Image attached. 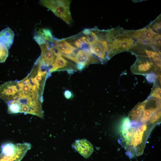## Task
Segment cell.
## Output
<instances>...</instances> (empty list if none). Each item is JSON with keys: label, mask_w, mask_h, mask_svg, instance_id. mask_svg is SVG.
Masks as SVG:
<instances>
[{"label": "cell", "mask_w": 161, "mask_h": 161, "mask_svg": "<svg viewBox=\"0 0 161 161\" xmlns=\"http://www.w3.org/2000/svg\"><path fill=\"white\" fill-rule=\"evenodd\" d=\"M155 126L131 122L128 117L123 120L119 143L130 158L143 154L147 140Z\"/></svg>", "instance_id": "obj_1"}, {"label": "cell", "mask_w": 161, "mask_h": 161, "mask_svg": "<svg viewBox=\"0 0 161 161\" xmlns=\"http://www.w3.org/2000/svg\"><path fill=\"white\" fill-rule=\"evenodd\" d=\"M106 39L108 46V60L116 54L129 51L136 41L126 34L124 30L118 27L107 30Z\"/></svg>", "instance_id": "obj_2"}, {"label": "cell", "mask_w": 161, "mask_h": 161, "mask_svg": "<svg viewBox=\"0 0 161 161\" xmlns=\"http://www.w3.org/2000/svg\"><path fill=\"white\" fill-rule=\"evenodd\" d=\"M90 30L89 44L90 51L102 63L108 61V46L106 39L107 30H101L95 27L90 29Z\"/></svg>", "instance_id": "obj_3"}, {"label": "cell", "mask_w": 161, "mask_h": 161, "mask_svg": "<svg viewBox=\"0 0 161 161\" xmlns=\"http://www.w3.org/2000/svg\"><path fill=\"white\" fill-rule=\"evenodd\" d=\"M43 99L35 96H18L11 101L16 113H24L33 114L41 118L44 116L42 104Z\"/></svg>", "instance_id": "obj_4"}, {"label": "cell", "mask_w": 161, "mask_h": 161, "mask_svg": "<svg viewBox=\"0 0 161 161\" xmlns=\"http://www.w3.org/2000/svg\"><path fill=\"white\" fill-rule=\"evenodd\" d=\"M161 118V100L150 97L146 100L142 114L138 122L156 126Z\"/></svg>", "instance_id": "obj_5"}, {"label": "cell", "mask_w": 161, "mask_h": 161, "mask_svg": "<svg viewBox=\"0 0 161 161\" xmlns=\"http://www.w3.org/2000/svg\"><path fill=\"white\" fill-rule=\"evenodd\" d=\"M71 2V0H44L41 1L40 4L66 23L70 24L72 22L70 10Z\"/></svg>", "instance_id": "obj_6"}, {"label": "cell", "mask_w": 161, "mask_h": 161, "mask_svg": "<svg viewBox=\"0 0 161 161\" xmlns=\"http://www.w3.org/2000/svg\"><path fill=\"white\" fill-rule=\"evenodd\" d=\"M136 57L131 68L133 74L146 75L160 72L161 68L149 58L143 56H136Z\"/></svg>", "instance_id": "obj_7"}, {"label": "cell", "mask_w": 161, "mask_h": 161, "mask_svg": "<svg viewBox=\"0 0 161 161\" xmlns=\"http://www.w3.org/2000/svg\"><path fill=\"white\" fill-rule=\"evenodd\" d=\"M136 56L147 57L161 66V51L147 44L136 41L133 47L129 51Z\"/></svg>", "instance_id": "obj_8"}, {"label": "cell", "mask_w": 161, "mask_h": 161, "mask_svg": "<svg viewBox=\"0 0 161 161\" xmlns=\"http://www.w3.org/2000/svg\"><path fill=\"white\" fill-rule=\"evenodd\" d=\"M61 56L85 67L91 64L102 63L100 60L94 55L89 50L79 49L73 55H62Z\"/></svg>", "instance_id": "obj_9"}, {"label": "cell", "mask_w": 161, "mask_h": 161, "mask_svg": "<svg viewBox=\"0 0 161 161\" xmlns=\"http://www.w3.org/2000/svg\"><path fill=\"white\" fill-rule=\"evenodd\" d=\"M39 46L41 50V54L36 61L41 66L49 71L55 59V51L47 42Z\"/></svg>", "instance_id": "obj_10"}, {"label": "cell", "mask_w": 161, "mask_h": 161, "mask_svg": "<svg viewBox=\"0 0 161 161\" xmlns=\"http://www.w3.org/2000/svg\"><path fill=\"white\" fill-rule=\"evenodd\" d=\"M16 81L6 82L0 86V98L7 103L18 97L19 87Z\"/></svg>", "instance_id": "obj_11"}, {"label": "cell", "mask_w": 161, "mask_h": 161, "mask_svg": "<svg viewBox=\"0 0 161 161\" xmlns=\"http://www.w3.org/2000/svg\"><path fill=\"white\" fill-rule=\"evenodd\" d=\"M125 33L139 42L149 44L154 38L157 34L147 26L138 30H126Z\"/></svg>", "instance_id": "obj_12"}, {"label": "cell", "mask_w": 161, "mask_h": 161, "mask_svg": "<svg viewBox=\"0 0 161 161\" xmlns=\"http://www.w3.org/2000/svg\"><path fill=\"white\" fill-rule=\"evenodd\" d=\"M51 46L56 52H58V55H64L72 56L78 49L66 41L64 39H58L54 38L53 42L50 43Z\"/></svg>", "instance_id": "obj_13"}, {"label": "cell", "mask_w": 161, "mask_h": 161, "mask_svg": "<svg viewBox=\"0 0 161 161\" xmlns=\"http://www.w3.org/2000/svg\"><path fill=\"white\" fill-rule=\"evenodd\" d=\"M76 65L64 57L57 55L48 72L49 74L57 71L74 69H76Z\"/></svg>", "instance_id": "obj_14"}, {"label": "cell", "mask_w": 161, "mask_h": 161, "mask_svg": "<svg viewBox=\"0 0 161 161\" xmlns=\"http://www.w3.org/2000/svg\"><path fill=\"white\" fill-rule=\"evenodd\" d=\"M64 39L77 49L78 48L83 49V47H84L83 49L89 50L88 37L82 32L78 35Z\"/></svg>", "instance_id": "obj_15"}, {"label": "cell", "mask_w": 161, "mask_h": 161, "mask_svg": "<svg viewBox=\"0 0 161 161\" xmlns=\"http://www.w3.org/2000/svg\"><path fill=\"white\" fill-rule=\"evenodd\" d=\"M74 146L76 150L86 158L89 157L93 151L92 144L85 139L76 141L74 144Z\"/></svg>", "instance_id": "obj_16"}, {"label": "cell", "mask_w": 161, "mask_h": 161, "mask_svg": "<svg viewBox=\"0 0 161 161\" xmlns=\"http://www.w3.org/2000/svg\"><path fill=\"white\" fill-rule=\"evenodd\" d=\"M14 35V32L11 28H5L0 32V44L9 49L13 44Z\"/></svg>", "instance_id": "obj_17"}, {"label": "cell", "mask_w": 161, "mask_h": 161, "mask_svg": "<svg viewBox=\"0 0 161 161\" xmlns=\"http://www.w3.org/2000/svg\"><path fill=\"white\" fill-rule=\"evenodd\" d=\"M36 34L41 37L49 43H52L53 42L54 38L51 32L49 30L45 29H40L37 32Z\"/></svg>", "instance_id": "obj_18"}, {"label": "cell", "mask_w": 161, "mask_h": 161, "mask_svg": "<svg viewBox=\"0 0 161 161\" xmlns=\"http://www.w3.org/2000/svg\"><path fill=\"white\" fill-rule=\"evenodd\" d=\"M147 26L156 33L161 34V14Z\"/></svg>", "instance_id": "obj_19"}, {"label": "cell", "mask_w": 161, "mask_h": 161, "mask_svg": "<svg viewBox=\"0 0 161 161\" xmlns=\"http://www.w3.org/2000/svg\"><path fill=\"white\" fill-rule=\"evenodd\" d=\"M160 81L157 79L153 86L149 97L156 98L161 100V88L159 85L160 83L158 82Z\"/></svg>", "instance_id": "obj_20"}, {"label": "cell", "mask_w": 161, "mask_h": 161, "mask_svg": "<svg viewBox=\"0 0 161 161\" xmlns=\"http://www.w3.org/2000/svg\"><path fill=\"white\" fill-rule=\"evenodd\" d=\"M8 55V50L0 44V63L5 61Z\"/></svg>", "instance_id": "obj_21"}, {"label": "cell", "mask_w": 161, "mask_h": 161, "mask_svg": "<svg viewBox=\"0 0 161 161\" xmlns=\"http://www.w3.org/2000/svg\"><path fill=\"white\" fill-rule=\"evenodd\" d=\"M64 95L66 98L68 99L72 97V94L70 91L66 90L64 92Z\"/></svg>", "instance_id": "obj_22"}]
</instances>
